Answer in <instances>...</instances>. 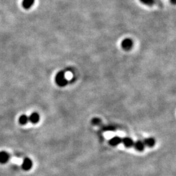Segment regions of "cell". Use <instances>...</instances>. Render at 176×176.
Wrapping results in <instances>:
<instances>
[{"label": "cell", "instance_id": "obj_7", "mask_svg": "<svg viewBox=\"0 0 176 176\" xmlns=\"http://www.w3.org/2000/svg\"><path fill=\"white\" fill-rule=\"evenodd\" d=\"M122 141L123 142V145H124L126 147H131L133 145H134L133 140L130 138H128V137L123 138Z\"/></svg>", "mask_w": 176, "mask_h": 176}, {"label": "cell", "instance_id": "obj_10", "mask_svg": "<svg viewBox=\"0 0 176 176\" xmlns=\"http://www.w3.org/2000/svg\"><path fill=\"white\" fill-rule=\"evenodd\" d=\"M122 139H121L118 136H115L114 137V138H112L110 140V144L112 146H116V145H119L121 142H122Z\"/></svg>", "mask_w": 176, "mask_h": 176}, {"label": "cell", "instance_id": "obj_8", "mask_svg": "<svg viewBox=\"0 0 176 176\" xmlns=\"http://www.w3.org/2000/svg\"><path fill=\"white\" fill-rule=\"evenodd\" d=\"M134 147H135V148H136V149L139 151H142L144 149L145 146L144 144V142L141 141V140H138V141L136 142L134 144Z\"/></svg>", "mask_w": 176, "mask_h": 176}, {"label": "cell", "instance_id": "obj_4", "mask_svg": "<svg viewBox=\"0 0 176 176\" xmlns=\"http://www.w3.org/2000/svg\"><path fill=\"white\" fill-rule=\"evenodd\" d=\"M10 156L6 151H0V163L5 164L9 160Z\"/></svg>", "mask_w": 176, "mask_h": 176}, {"label": "cell", "instance_id": "obj_2", "mask_svg": "<svg viewBox=\"0 0 176 176\" xmlns=\"http://www.w3.org/2000/svg\"><path fill=\"white\" fill-rule=\"evenodd\" d=\"M133 46V42L131 38H126L123 40L122 42V47L125 50H131Z\"/></svg>", "mask_w": 176, "mask_h": 176}, {"label": "cell", "instance_id": "obj_14", "mask_svg": "<svg viewBox=\"0 0 176 176\" xmlns=\"http://www.w3.org/2000/svg\"><path fill=\"white\" fill-rule=\"evenodd\" d=\"M170 1H171L173 4H175L176 0H170Z\"/></svg>", "mask_w": 176, "mask_h": 176}, {"label": "cell", "instance_id": "obj_9", "mask_svg": "<svg viewBox=\"0 0 176 176\" xmlns=\"http://www.w3.org/2000/svg\"><path fill=\"white\" fill-rule=\"evenodd\" d=\"M35 0H23L22 7L25 9H29L34 3Z\"/></svg>", "mask_w": 176, "mask_h": 176}, {"label": "cell", "instance_id": "obj_6", "mask_svg": "<svg viewBox=\"0 0 176 176\" xmlns=\"http://www.w3.org/2000/svg\"><path fill=\"white\" fill-rule=\"evenodd\" d=\"M140 1L147 6H153L154 5H158L159 6H161L162 5L161 2L159 1V0H140Z\"/></svg>", "mask_w": 176, "mask_h": 176}, {"label": "cell", "instance_id": "obj_3", "mask_svg": "<svg viewBox=\"0 0 176 176\" xmlns=\"http://www.w3.org/2000/svg\"><path fill=\"white\" fill-rule=\"evenodd\" d=\"M33 166V163L31 160L29 158H26L24 159V160L23 161L22 164V168L26 170V171H28L30 169L32 168Z\"/></svg>", "mask_w": 176, "mask_h": 176}, {"label": "cell", "instance_id": "obj_11", "mask_svg": "<svg viewBox=\"0 0 176 176\" xmlns=\"http://www.w3.org/2000/svg\"><path fill=\"white\" fill-rule=\"evenodd\" d=\"M144 142L145 145H146V146L149 147H152L155 144V140L153 138H148L145 139Z\"/></svg>", "mask_w": 176, "mask_h": 176}, {"label": "cell", "instance_id": "obj_12", "mask_svg": "<svg viewBox=\"0 0 176 176\" xmlns=\"http://www.w3.org/2000/svg\"><path fill=\"white\" fill-rule=\"evenodd\" d=\"M18 122L20 123V124L22 125H26L27 122H29V117L27 116L26 115H22L21 116L19 117Z\"/></svg>", "mask_w": 176, "mask_h": 176}, {"label": "cell", "instance_id": "obj_5", "mask_svg": "<svg viewBox=\"0 0 176 176\" xmlns=\"http://www.w3.org/2000/svg\"><path fill=\"white\" fill-rule=\"evenodd\" d=\"M28 117L29 122L32 123H34V124L37 123L40 119V116L37 112H33Z\"/></svg>", "mask_w": 176, "mask_h": 176}, {"label": "cell", "instance_id": "obj_1", "mask_svg": "<svg viewBox=\"0 0 176 176\" xmlns=\"http://www.w3.org/2000/svg\"><path fill=\"white\" fill-rule=\"evenodd\" d=\"M55 81L59 86L61 87L65 86L68 84V81L65 78V73L63 71H59L57 73L56 77H55Z\"/></svg>", "mask_w": 176, "mask_h": 176}, {"label": "cell", "instance_id": "obj_13", "mask_svg": "<svg viewBox=\"0 0 176 176\" xmlns=\"http://www.w3.org/2000/svg\"><path fill=\"white\" fill-rule=\"evenodd\" d=\"M91 122L93 125H98L101 123V120L99 119V118H94V119H92Z\"/></svg>", "mask_w": 176, "mask_h": 176}]
</instances>
